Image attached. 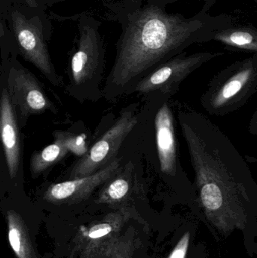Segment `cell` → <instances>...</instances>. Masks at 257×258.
<instances>
[{
    "mask_svg": "<svg viewBox=\"0 0 257 258\" xmlns=\"http://www.w3.org/2000/svg\"><path fill=\"white\" fill-rule=\"evenodd\" d=\"M112 227L109 224H101L95 226L91 229L88 236L91 239H99L107 236L111 232Z\"/></svg>",
    "mask_w": 257,
    "mask_h": 258,
    "instance_id": "cell-18",
    "label": "cell"
},
{
    "mask_svg": "<svg viewBox=\"0 0 257 258\" xmlns=\"http://www.w3.org/2000/svg\"><path fill=\"white\" fill-rule=\"evenodd\" d=\"M76 49L70 60L71 89L78 95L89 93L91 88L98 87L104 71V41L100 33V23L93 17L83 15L78 24Z\"/></svg>",
    "mask_w": 257,
    "mask_h": 258,
    "instance_id": "cell-5",
    "label": "cell"
},
{
    "mask_svg": "<svg viewBox=\"0 0 257 258\" xmlns=\"http://www.w3.org/2000/svg\"><path fill=\"white\" fill-rule=\"evenodd\" d=\"M190 233L187 232L180 239L168 258H185L190 244Z\"/></svg>",
    "mask_w": 257,
    "mask_h": 258,
    "instance_id": "cell-17",
    "label": "cell"
},
{
    "mask_svg": "<svg viewBox=\"0 0 257 258\" xmlns=\"http://www.w3.org/2000/svg\"><path fill=\"white\" fill-rule=\"evenodd\" d=\"M257 93V54L237 60L219 71L200 98L202 108L223 117L242 108Z\"/></svg>",
    "mask_w": 257,
    "mask_h": 258,
    "instance_id": "cell-4",
    "label": "cell"
},
{
    "mask_svg": "<svg viewBox=\"0 0 257 258\" xmlns=\"http://www.w3.org/2000/svg\"><path fill=\"white\" fill-rule=\"evenodd\" d=\"M67 1V0H0V10H3L9 5L18 4L26 5V6H33V7L46 8L52 6L56 3L61 2Z\"/></svg>",
    "mask_w": 257,
    "mask_h": 258,
    "instance_id": "cell-16",
    "label": "cell"
},
{
    "mask_svg": "<svg viewBox=\"0 0 257 258\" xmlns=\"http://www.w3.org/2000/svg\"><path fill=\"white\" fill-rule=\"evenodd\" d=\"M248 132L249 133L253 135H257V110L253 113L251 119L248 125Z\"/></svg>",
    "mask_w": 257,
    "mask_h": 258,
    "instance_id": "cell-19",
    "label": "cell"
},
{
    "mask_svg": "<svg viewBox=\"0 0 257 258\" xmlns=\"http://www.w3.org/2000/svg\"><path fill=\"white\" fill-rule=\"evenodd\" d=\"M214 1L204 0L203 7L191 17L169 13L155 3L130 12L116 44V59L104 88L106 98H117L189 47L214 41L217 32L235 25L232 15L211 13Z\"/></svg>",
    "mask_w": 257,
    "mask_h": 258,
    "instance_id": "cell-2",
    "label": "cell"
},
{
    "mask_svg": "<svg viewBox=\"0 0 257 258\" xmlns=\"http://www.w3.org/2000/svg\"><path fill=\"white\" fill-rule=\"evenodd\" d=\"M1 12L7 21L19 54L37 68L52 84L60 86L58 76L51 61L48 42L51 24L42 8L12 4Z\"/></svg>",
    "mask_w": 257,
    "mask_h": 258,
    "instance_id": "cell-3",
    "label": "cell"
},
{
    "mask_svg": "<svg viewBox=\"0 0 257 258\" xmlns=\"http://www.w3.org/2000/svg\"><path fill=\"white\" fill-rule=\"evenodd\" d=\"M214 41L231 51L257 54V27L232 25L216 33Z\"/></svg>",
    "mask_w": 257,
    "mask_h": 258,
    "instance_id": "cell-13",
    "label": "cell"
},
{
    "mask_svg": "<svg viewBox=\"0 0 257 258\" xmlns=\"http://www.w3.org/2000/svg\"><path fill=\"white\" fill-rule=\"evenodd\" d=\"M172 97L163 94L154 121L158 166L166 180L186 191L189 196H196L193 185L180 163L175 118L169 101Z\"/></svg>",
    "mask_w": 257,
    "mask_h": 258,
    "instance_id": "cell-6",
    "label": "cell"
},
{
    "mask_svg": "<svg viewBox=\"0 0 257 258\" xmlns=\"http://www.w3.org/2000/svg\"><path fill=\"white\" fill-rule=\"evenodd\" d=\"M121 169L120 159L116 158L105 168L92 175L51 185L44 194V198L54 203L80 201L87 198L97 187L113 178Z\"/></svg>",
    "mask_w": 257,
    "mask_h": 258,
    "instance_id": "cell-10",
    "label": "cell"
},
{
    "mask_svg": "<svg viewBox=\"0 0 257 258\" xmlns=\"http://www.w3.org/2000/svg\"><path fill=\"white\" fill-rule=\"evenodd\" d=\"M7 90L21 120L48 110H55L38 79L16 60L11 62L9 67Z\"/></svg>",
    "mask_w": 257,
    "mask_h": 258,
    "instance_id": "cell-9",
    "label": "cell"
},
{
    "mask_svg": "<svg viewBox=\"0 0 257 258\" xmlns=\"http://www.w3.org/2000/svg\"><path fill=\"white\" fill-rule=\"evenodd\" d=\"M0 129L8 171L11 178H15L21 161V139L15 107L6 88L2 90L0 99Z\"/></svg>",
    "mask_w": 257,
    "mask_h": 258,
    "instance_id": "cell-11",
    "label": "cell"
},
{
    "mask_svg": "<svg viewBox=\"0 0 257 258\" xmlns=\"http://www.w3.org/2000/svg\"><path fill=\"white\" fill-rule=\"evenodd\" d=\"M134 166L129 162L123 169L110 179V183L104 186L100 194L102 203H116L128 196L133 182Z\"/></svg>",
    "mask_w": 257,
    "mask_h": 258,
    "instance_id": "cell-15",
    "label": "cell"
},
{
    "mask_svg": "<svg viewBox=\"0 0 257 258\" xmlns=\"http://www.w3.org/2000/svg\"><path fill=\"white\" fill-rule=\"evenodd\" d=\"M54 135V141L52 144L32 156L30 171L34 178L62 160L69 152L85 154V146L82 138L65 131H56Z\"/></svg>",
    "mask_w": 257,
    "mask_h": 258,
    "instance_id": "cell-12",
    "label": "cell"
},
{
    "mask_svg": "<svg viewBox=\"0 0 257 258\" xmlns=\"http://www.w3.org/2000/svg\"><path fill=\"white\" fill-rule=\"evenodd\" d=\"M137 123L133 111H125L101 138L83 155L71 169V179L87 177L98 172L116 159L118 150Z\"/></svg>",
    "mask_w": 257,
    "mask_h": 258,
    "instance_id": "cell-8",
    "label": "cell"
},
{
    "mask_svg": "<svg viewBox=\"0 0 257 258\" xmlns=\"http://www.w3.org/2000/svg\"><path fill=\"white\" fill-rule=\"evenodd\" d=\"M224 52H202L178 54L143 77L134 86V92L140 94L161 93L173 96L181 83L198 68L208 62L222 57Z\"/></svg>",
    "mask_w": 257,
    "mask_h": 258,
    "instance_id": "cell-7",
    "label": "cell"
},
{
    "mask_svg": "<svg viewBox=\"0 0 257 258\" xmlns=\"http://www.w3.org/2000/svg\"><path fill=\"white\" fill-rule=\"evenodd\" d=\"M178 120L194 172L193 185L207 218L227 233L244 228L257 209V184L229 137L205 115L180 104Z\"/></svg>",
    "mask_w": 257,
    "mask_h": 258,
    "instance_id": "cell-1",
    "label": "cell"
},
{
    "mask_svg": "<svg viewBox=\"0 0 257 258\" xmlns=\"http://www.w3.org/2000/svg\"><path fill=\"white\" fill-rule=\"evenodd\" d=\"M9 241L17 258H37L21 217L11 210L7 214Z\"/></svg>",
    "mask_w": 257,
    "mask_h": 258,
    "instance_id": "cell-14",
    "label": "cell"
}]
</instances>
